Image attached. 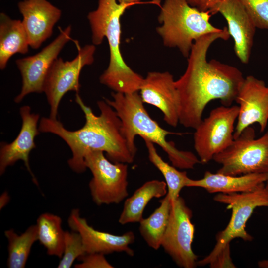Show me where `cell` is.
I'll return each mask as SVG.
<instances>
[{"instance_id":"obj_1","label":"cell","mask_w":268,"mask_h":268,"mask_svg":"<svg viewBox=\"0 0 268 268\" xmlns=\"http://www.w3.org/2000/svg\"><path fill=\"white\" fill-rule=\"evenodd\" d=\"M230 36L227 28L224 27L195 41L186 69L175 81L180 101L179 123L185 128L195 129L198 126L211 101L218 99L222 105L230 106L235 100L244 79L242 72L216 60H207L211 44L218 39L227 40Z\"/></svg>"},{"instance_id":"obj_2","label":"cell","mask_w":268,"mask_h":268,"mask_svg":"<svg viewBox=\"0 0 268 268\" xmlns=\"http://www.w3.org/2000/svg\"><path fill=\"white\" fill-rule=\"evenodd\" d=\"M76 102L83 112L85 123L75 131H69L57 119L43 117L39 125L42 133L55 134L68 145L72 157L68 160L69 167L81 173L86 169L85 156L89 151H102L114 162L132 163L134 155L130 150L122 132V123L115 110L105 100L97 102L100 113L96 115L85 105L78 93Z\"/></svg>"},{"instance_id":"obj_3","label":"cell","mask_w":268,"mask_h":268,"mask_svg":"<svg viewBox=\"0 0 268 268\" xmlns=\"http://www.w3.org/2000/svg\"><path fill=\"white\" fill-rule=\"evenodd\" d=\"M133 5L134 4L119 3L116 0H98L97 8L87 15L93 45H100L104 38L108 41L109 63L99 80L101 83L115 92H138L144 79L128 66L120 51V18L126 9Z\"/></svg>"},{"instance_id":"obj_4","label":"cell","mask_w":268,"mask_h":268,"mask_svg":"<svg viewBox=\"0 0 268 268\" xmlns=\"http://www.w3.org/2000/svg\"><path fill=\"white\" fill-rule=\"evenodd\" d=\"M112 99L104 98L121 120L122 132L131 151L136 154L135 138L139 135L159 146L166 153L172 165L180 169H191L201 162L189 151L177 149L174 143L166 140L169 134L181 135L162 128L153 120L144 106L138 92L132 93L112 92Z\"/></svg>"},{"instance_id":"obj_5","label":"cell","mask_w":268,"mask_h":268,"mask_svg":"<svg viewBox=\"0 0 268 268\" xmlns=\"http://www.w3.org/2000/svg\"><path fill=\"white\" fill-rule=\"evenodd\" d=\"M211 13L191 6L187 0H165L161 6L156 28L165 46L177 48L183 56L189 57L197 39L221 31L209 21Z\"/></svg>"},{"instance_id":"obj_6","label":"cell","mask_w":268,"mask_h":268,"mask_svg":"<svg viewBox=\"0 0 268 268\" xmlns=\"http://www.w3.org/2000/svg\"><path fill=\"white\" fill-rule=\"evenodd\" d=\"M221 165L217 173L231 176L268 173V131L256 138L249 126L213 159Z\"/></svg>"},{"instance_id":"obj_7","label":"cell","mask_w":268,"mask_h":268,"mask_svg":"<svg viewBox=\"0 0 268 268\" xmlns=\"http://www.w3.org/2000/svg\"><path fill=\"white\" fill-rule=\"evenodd\" d=\"M213 200L227 204V209H232V215L226 227L217 234L216 243L212 251L203 259L197 261V265L200 266L209 265L233 239L240 238L244 241L253 240V237L246 230V223L256 208L268 207V189L264 185L248 192L219 193L214 197Z\"/></svg>"},{"instance_id":"obj_8","label":"cell","mask_w":268,"mask_h":268,"mask_svg":"<svg viewBox=\"0 0 268 268\" xmlns=\"http://www.w3.org/2000/svg\"><path fill=\"white\" fill-rule=\"evenodd\" d=\"M85 162L92 174L89 188L96 204H118L127 197V164L111 161L102 151L88 152Z\"/></svg>"},{"instance_id":"obj_9","label":"cell","mask_w":268,"mask_h":268,"mask_svg":"<svg viewBox=\"0 0 268 268\" xmlns=\"http://www.w3.org/2000/svg\"><path fill=\"white\" fill-rule=\"evenodd\" d=\"M238 113V106L222 105L212 109L194 129V148L201 163H207L232 143Z\"/></svg>"},{"instance_id":"obj_10","label":"cell","mask_w":268,"mask_h":268,"mask_svg":"<svg viewBox=\"0 0 268 268\" xmlns=\"http://www.w3.org/2000/svg\"><path fill=\"white\" fill-rule=\"evenodd\" d=\"M78 54L71 61L57 58L51 66L45 78L43 92L50 107V118L57 119L59 104L64 95L68 91L77 93L80 85L79 75L83 67L92 64L94 60V45L80 47L76 42Z\"/></svg>"},{"instance_id":"obj_11","label":"cell","mask_w":268,"mask_h":268,"mask_svg":"<svg viewBox=\"0 0 268 268\" xmlns=\"http://www.w3.org/2000/svg\"><path fill=\"white\" fill-rule=\"evenodd\" d=\"M192 216V212L183 198L179 196L172 200L169 222L161 247L177 266L183 268H194L197 265L198 257L192 249L195 233Z\"/></svg>"},{"instance_id":"obj_12","label":"cell","mask_w":268,"mask_h":268,"mask_svg":"<svg viewBox=\"0 0 268 268\" xmlns=\"http://www.w3.org/2000/svg\"><path fill=\"white\" fill-rule=\"evenodd\" d=\"M71 26L61 30L49 44L34 55L17 59V67L22 78V87L14 102L20 103L28 94L43 92L44 83L51 66L71 38Z\"/></svg>"},{"instance_id":"obj_13","label":"cell","mask_w":268,"mask_h":268,"mask_svg":"<svg viewBox=\"0 0 268 268\" xmlns=\"http://www.w3.org/2000/svg\"><path fill=\"white\" fill-rule=\"evenodd\" d=\"M235 101L238 104L239 113L234 139L254 123L258 124L260 132H263L268 122V86L265 82L252 75L247 76Z\"/></svg>"},{"instance_id":"obj_14","label":"cell","mask_w":268,"mask_h":268,"mask_svg":"<svg viewBox=\"0 0 268 268\" xmlns=\"http://www.w3.org/2000/svg\"><path fill=\"white\" fill-rule=\"evenodd\" d=\"M175 81L169 72H149L139 90L143 103L157 108L164 121L173 127L179 123L180 101Z\"/></svg>"},{"instance_id":"obj_15","label":"cell","mask_w":268,"mask_h":268,"mask_svg":"<svg viewBox=\"0 0 268 268\" xmlns=\"http://www.w3.org/2000/svg\"><path fill=\"white\" fill-rule=\"evenodd\" d=\"M67 222L72 231L81 235L86 253L106 255L124 252L130 256L134 255V250L130 247L135 240L132 231L118 235L96 230L88 224L86 218L81 216L78 209L71 210Z\"/></svg>"},{"instance_id":"obj_16","label":"cell","mask_w":268,"mask_h":268,"mask_svg":"<svg viewBox=\"0 0 268 268\" xmlns=\"http://www.w3.org/2000/svg\"><path fill=\"white\" fill-rule=\"evenodd\" d=\"M20 114L22 126L18 135L10 143H0V175H3L9 166L17 161L22 160L33 182L38 185V181L30 168L29 158L31 150L36 147L34 139L40 132L37 126L40 116L32 113L30 107L27 105L20 108Z\"/></svg>"},{"instance_id":"obj_17","label":"cell","mask_w":268,"mask_h":268,"mask_svg":"<svg viewBox=\"0 0 268 268\" xmlns=\"http://www.w3.org/2000/svg\"><path fill=\"white\" fill-rule=\"evenodd\" d=\"M17 6L23 17L22 22L30 47L38 49L52 35L61 11L47 0H24Z\"/></svg>"},{"instance_id":"obj_18","label":"cell","mask_w":268,"mask_h":268,"mask_svg":"<svg viewBox=\"0 0 268 268\" xmlns=\"http://www.w3.org/2000/svg\"><path fill=\"white\" fill-rule=\"evenodd\" d=\"M225 19L228 31L234 42V50L241 63L249 62L256 27L238 0H227L219 6L217 13Z\"/></svg>"},{"instance_id":"obj_19","label":"cell","mask_w":268,"mask_h":268,"mask_svg":"<svg viewBox=\"0 0 268 268\" xmlns=\"http://www.w3.org/2000/svg\"><path fill=\"white\" fill-rule=\"evenodd\" d=\"M268 173H251L231 176L206 171L202 178L189 179L186 187H201L210 193L248 192L265 185Z\"/></svg>"},{"instance_id":"obj_20","label":"cell","mask_w":268,"mask_h":268,"mask_svg":"<svg viewBox=\"0 0 268 268\" xmlns=\"http://www.w3.org/2000/svg\"><path fill=\"white\" fill-rule=\"evenodd\" d=\"M28 37L22 21L12 19L4 13L0 14V69L6 67L13 55L28 52Z\"/></svg>"},{"instance_id":"obj_21","label":"cell","mask_w":268,"mask_h":268,"mask_svg":"<svg viewBox=\"0 0 268 268\" xmlns=\"http://www.w3.org/2000/svg\"><path fill=\"white\" fill-rule=\"evenodd\" d=\"M167 192V185L164 181L155 179L145 182L125 200L119 223L122 225L139 223L149 201L154 198L165 196Z\"/></svg>"},{"instance_id":"obj_22","label":"cell","mask_w":268,"mask_h":268,"mask_svg":"<svg viewBox=\"0 0 268 268\" xmlns=\"http://www.w3.org/2000/svg\"><path fill=\"white\" fill-rule=\"evenodd\" d=\"M160 205L147 218L139 222V232L150 248L158 250L167 229L172 207V200L167 194L160 201Z\"/></svg>"},{"instance_id":"obj_23","label":"cell","mask_w":268,"mask_h":268,"mask_svg":"<svg viewBox=\"0 0 268 268\" xmlns=\"http://www.w3.org/2000/svg\"><path fill=\"white\" fill-rule=\"evenodd\" d=\"M62 220L56 214L45 212L37 219L38 239L46 249L48 255L61 258L64 248L65 231L62 228Z\"/></svg>"},{"instance_id":"obj_24","label":"cell","mask_w":268,"mask_h":268,"mask_svg":"<svg viewBox=\"0 0 268 268\" xmlns=\"http://www.w3.org/2000/svg\"><path fill=\"white\" fill-rule=\"evenodd\" d=\"M4 235L8 240V268H25L32 246L38 240L36 225L29 226L20 234L10 229Z\"/></svg>"},{"instance_id":"obj_25","label":"cell","mask_w":268,"mask_h":268,"mask_svg":"<svg viewBox=\"0 0 268 268\" xmlns=\"http://www.w3.org/2000/svg\"><path fill=\"white\" fill-rule=\"evenodd\" d=\"M145 142L150 162L161 173L167 187V194L171 200L179 196L181 190L186 187L189 180L186 171H181L177 168L165 162L158 153L154 143L147 139Z\"/></svg>"},{"instance_id":"obj_26","label":"cell","mask_w":268,"mask_h":268,"mask_svg":"<svg viewBox=\"0 0 268 268\" xmlns=\"http://www.w3.org/2000/svg\"><path fill=\"white\" fill-rule=\"evenodd\" d=\"M86 254L82 239L76 231H65L63 255L57 266L58 268H70L75 260Z\"/></svg>"},{"instance_id":"obj_27","label":"cell","mask_w":268,"mask_h":268,"mask_svg":"<svg viewBox=\"0 0 268 268\" xmlns=\"http://www.w3.org/2000/svg\"><path fill=\"white\" fill-rule=\"evenodd\" d=\"M256 28L268 30V0H238Z\"/></svg>"},{"instance_id":"obj_28","label":"cell","mask_w":268,"mask_h":268,"mask_svg":"<svg viewBox=\"0 0 268 268\" xmlns=\"http://www.w3.org/2000/svg\"><path fill=\"white\" fill-rule=\"evenodd\" d=\"M104 254L99 253H86L78 260L80 263L74 265L75 268H113L106 259Z\"/></svg>"},{"instance_id":"obj_29","label":"cell","mask_w":268,"mask_h":268,"mask_svg":"<svg viewBox=\"0 0 268 268\" xmlns=\"http://www.w3.org/2000/svg\"><path fill=\"white\" fill-rule=\"evenodd\" d=\"M209 265L211 268H236L231 257L230 243L220 251Z\"/></svg>"},{"instance_id":"obj_30","label":"cell","mask_w":268,"mask_h":268,"mask_svg":"<svg viewBox=\"0 0 268 268\" xmlns=\"http://www.w3.org/2000/svg\"><path fill=\"white\" fill-rule=\"evenodd\" d=\"M227 0H187L188 3L192 7L198 10L211 14L217 13L219 6Z\"/></svg>"},{"instance_id":"obj_31","label":"cell","mask_w":268,"mask_h":268,"mask_svg":"<svg viewBox=\"0 0 268 268\" xmlns=\"http://www.w3.org/2000/svg\"><path fill=\"white\" fill-rule=\"evenodd\" d=\"M10 196L7 191L3 192L0 197V209L3 208L9 202Z\"/></svg>"},{"instance_id":"obj_32","label":"cell","mask_w":268,"mask_h":268,"mask_svg":"<svg viewBox=\"0 0 268 268\" xmlns=\"http://www.w3.org/2000/svg\"><path fill=\"white\" fill-rule=\"evenodd\" d=\"M119 3H127V4H134L136 5L141 3L140 0H116Z\"/></svg>"},{"instance_id":"obj_33","label":"cell","mask_w":268,"mask_h":268,"mask_svg":"<svg viewBox=\"0 0 268 268\" xmlns=\"http://www.w3.org/2000/svg\"><path fill=\"white\" fill-rule=\"evenodd\" d=\"M258 266L261 268H268V260H263L259 261Z\"/></svg>"},{"instance_id":"obj_34","label":"cell","mask_w":268,"mask_h":268,"mask_svg":"<svg viewBox=\"0 0 268 268\" xmlns=\"http://www.w3.org/2000/svg\"><path fill=\"white\" fill-rule=\"evenodd\" d=\"M265 187L268 189V176L267 181L265 182Z\"/></svg>"}]
</instances>
